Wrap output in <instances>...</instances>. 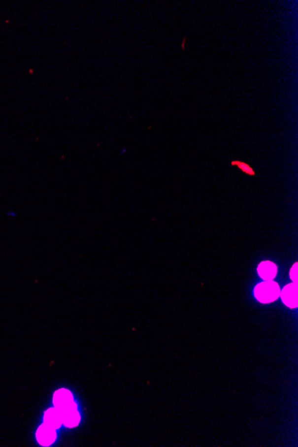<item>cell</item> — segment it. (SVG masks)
<instances>
[{"label": "cell", "instance_id": "6da1fadb", "mask_svg": "<svg viewBox=\"0 0 298 447\" xmlns=\"http://www.w3.org/2000/svg\"><path fill=\"white\" fill-rule=\"evenodd\" d=\"M280 288L275 281H264L256 286L255 296L262 304L272 303L279 298Z\"/></svg>", "mask_w": 298, "mask_h": 447}, {"label": "cell", "instance_id": "7a4b0ae2", "mask_svg": "<svg viewBox=\"0 0 298 447\" xmlns=\"http://www.w3.org/2000/svg\"><path fill=\"white\" fill-rule=\"evenodd\" d=\"M54 405L59 411V413H64L68 410L77 408L75 404L73 403L71 392L66 389L57 391L54 395Z\"/></svg>", "mask_w": 298, "mask_h": 447}, {"label": "cell", "instance_id": "3957f363", "mask_svg": "<svg viewBox=\"0 0 298 447\" xmlns=\"http://www.w3.org/2000/svg\"><path fill=\"white\" fill-rule=\"evenodd\" d=\"M279 296L281 297L285 305H287L289 308H297L298 305V284L291 283L286 286L280 291Z\"/></svg>", "mask_w": 298, "mask_h": 447}, {"label": "cell", "instance_id": "277c9868", "mask_svg": "<svg viewBox=\"0 0 298 447\" xmlns=\"http://www.w3.org/2000/svg\"><path fill=\"white\" fill-rule=\"evenodd\" d=\"M36 437H37L38 443L41 446L48 447V446H50L51 444H53L54 441L56 440L57 434H56V431H55V428H51L47 424L44 423L38 428L37 434H36Z\"/></svg>", "mask_w": 298, "mask_h": 447}, {"label": "cell", "instance_id": "5b68a950", "mask_svg": "<svg viewBox=\"0 0 298 447\" xmlns=\"http://www.w3.org/2000/svg\"><path fill=\"white\" fill-rule=\"evenodd\" d=\"M257 272L264 281H272L278 272V267L270 261H265L257 267Z\"/></svg>", "mask_w": 298, "mask_h": 447}, {"label": "cell", "instance_id": "8992f818", "mask_svg": "<svg viewBox=\"0 0 298 447\" xmlns=\"http://www.w3.org/2000/svg\"><path fill=\"white\" fill-rule=\"evenodd\" d=\"M44 423L47 424L49 427L55 429L59 428L63 423L61 414L57 408L48 410L44 416Z\"/></svg>", "mask_w": 298, "mask_h": 447}, {"label": "cell", "instance_id": "52a82bcc", "mask_svg": "<svg viewBox=\"0 0 298 447\" xmlns=\"http://www.w3.org/2000/svg\"><path fill=\"white\" fill-rule=\"evenodd\" d=\"M63 424H65L68 428H72L77 426L80 421V414L77 411V408H72L71 410L66 411L64 413H60Z\"/></svg>", "mask_w": 298, "mask_h": 447}, {"label": "cell", "instance_id": "ba28073f", "mask_svg": "<svg viewBox=\"0 0 298 447\" xmlns=\"http://www.w3.org/2000/svg\"><path fill=\"white\" fill-rule=\"evenodd\" d=\"M232 165H237L241 171H244L245 173L248 174V175H251V176L255 175V171H253V169L248 164L245 163V162H239V161H233L232 162Z\"/></svg>", "mask_w": 298, "mask_h": 447}, {"label": "cell", "instance_id": "9c48e42d", "mask_svg": "<svg viewBox=\"0 0 298 447\" xmlns=\"http://www.w3.org/2000/svg\"><path fill=\"white\" fill-rule=\"evenodd\" d=\"M298 262L295 263L290 270V279L292 280L295 284H298Z\"/></svg>", "mask_w": 298, "mask_h": 447}]
</instances>
